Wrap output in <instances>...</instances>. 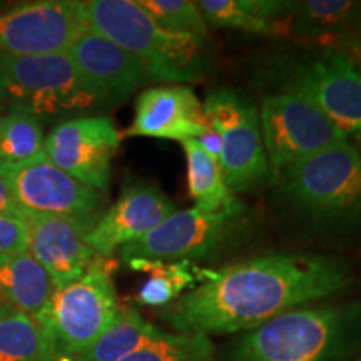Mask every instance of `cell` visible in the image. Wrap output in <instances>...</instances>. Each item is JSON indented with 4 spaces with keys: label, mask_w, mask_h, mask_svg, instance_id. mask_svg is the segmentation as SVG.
<instances>
[{
    "label": "cell",
    "mask_w": 361,
    "mask_h": 361,
    "mask_svg": "<svg viewBox=\"0 0 361 361\" xmlns=\"http://www.w3.org/2000/svg\"><path fill=\"white\" fill-rule=\"evenodd\" d=\"M27 231L20 218L0 214V252H25Z\"/></svg>",
    "instance_id": "obj_28"
},
{
    "label": "cell",
    "mask_w": 361,
    "mask_h": 361,
    "mask_svg": "<svg viewBox=\"0 0 361 361\" xmlns=\"http://www.w3.org/2000/svg\"><path fill=\"white\" fill-rule=\"evenodd\" d=\"M174 211L171 197L154 184L133 183L99 216L87 243L99 258H106L146 236Z\"/></svg>",
    "instance_id": "obj_15"
},
{
    "label": "cell",
    "mask_w": 361,
    "mask_h": 361,
    "mask_svg": "<svg viewBox=\"0 0 361 361\" xmlns=\"http://www.w3.org/2000/svg\"><path fill=\"white\" fill-rule=\"evenodd\" d=\"M119 310L109 263L97 256L82 276L54 290L39 318L51 331L59 361H79Z\"/></svg>",
    "instance_id": "obj_7"
},
{
    "label": "cell",
    "mask_w": 361,
    "mask_h": 361,
    "mask_svg": "<svg viewBox=\"0 0 361 361\" xmlns=\"http://www.w3.org/2000/svg\"><path fill=\"white\" fill-rule=\"evenodd\" d=\"M121 134L107 116H80L59 124L44 141V154L74 179L106 192Z\"/></svg>",
    "instance_id": "obj_13"
},
{
    "label": "cell",
    "mask_w": 361,
    "mask_h": 361,
    "mask_svg": "<svg viewBox=\"0 0 361 361\" xmlns=\"http://www.w3.org/2000/svg\"><path fill=\"white\" fill-rule=\"evenodd\" d=\"M0 361H59L42 319L0 306Z\"/></svg>",
    "instance_id": "obj_21"
},
{
    "label": "cell",
    "mask_w": 361,
    "mask_h": 361,
    "mask_svg": "<svg viewBox=\"0 0 361 361\" xmlns=\"http://www.w3.org/2000/svg\"><path fill=\"white\" fill-rule=\"evenodd\" d=\"M162 333V329L147 322L137 310L124 306L79 361H121Z\"/></svg>",
    "instance_id": "obj_23"
},
{
    "label": "cell",
    "mask_w": 361,
    "mask_h": 361,
    "mask_svg": "<svg viewBox=\"0 0 361 361\" xmlns=\"http://www.w3.org/2000/svg\"><path fill=\"white\" fill-rule=\"evenodd\" d=\"M121 361H216V348L201 333H168Z\"/></svg>",
    "instance_id": "obj_25"
},
{
    "label": "cell",
    "mask_w": 361,
    "mask_h": 361,
    "mask_svg": "<svg viewBox=\"0 0 361 361\" xmlns=\"http://www.w3.org/2000/svg\"><path fill=\"white\" fill-rule=\"evenodd\" d=\"M202 274V281L164 313L179 333L251 331L286 311L333 296L351 279L345 259L316 252H273Z\"/></svg>",
    "instance_id": "obj_1"
},
{
    "label": "cell",
    "mask_w": 361,
    "mask_h": 361,
    "mask_svg": "<svg viewBox=\"0 0 361 361\" xmlns=\"http://www.w3.org/2000/svg\"><path fill=\"white\" fill-rule=\"evenodd\" d=\"M0 306H2V305H0Z\"/></svg>",
    "instance_id": "obj_33"
},
{
    "label": "cell",
    "mask_w": 361,
    "mask_h": 361,
    "mask_svg": "<svg viewBox=\"0 0 361 361\" xmlns=\"http://www.w3.org/2000/svg\"><path fill=\"white\" fill-rule=\"evenodd\" d=\"M207 25L250 34H276L279 19L291 13L295 2L283 0H200Z\"/></svg>",
    "instance_id": "obj_19"
},
{
    "label": "cell",
    "mask_w": 361,
    "mask_h": 361,
    "mask_svg": "<svg viewBox=\"0 0 361 361\" xmlns=\"http://www.w3.org/2000/svg\"><path fill=\"white\" fill-rule=\"evenodd\" d=\"M196 141L202 149H204L207 154L213 157V159H219L221 149H223V141H221V135L216 133L209 124H207L204 133H202L200 137H196Z\"/></svg>",
    "instance_id": "obj_29"
},
{
    "label": "cell",
    "mask_w": 361,
    "mask_h": 361,
    "mask_svg": "<svg viewBox=\"0 0 361 361\" xmlns=\"http://www.w3.org/2000/svg\"><path fill=\"white\" fill-rule=\"evenodd\" d=\"M0 97L16 111L40 117L102 107L69 54L12 56L0 52Z\"/></svg>",
    "instance_id": "obj_6"
},
{
    "label": "cell",
    "mask_w": 361,
    "mask_h": 361,
    "mask_svg": "<svg viewBox=\"0 0 361 361\" xmlns=\"http://www.w3.org/2000/svg\"><path fill=\"white\" fill-rule=\"evenodd\" d=\"M20 221L27 231V251L47 271L54 286H66L82 276L97 258L87 243L96 219L37 214L22 209Z\"/></svg>",
    "instance_id": "obj_14"
},
{
    "label": "cell",
    "mask_w": 361,
    "mask_h": 361,
    "mask_svg": "<svg viewBox=\"0 0 361 361\" xmlns=\"http://www.w3.org/2000/svg\"><path fill=\"white\" fill-rule=\"evenodd\" d=\"M358 361H361V356H360V358H358Z\"/></svg>",
    "instance_id": "obj_32"
},
{
    "label": "cell",
    "mask_w": 361,
    "mask_h": 361,
    "mask_svg": "<svg viewBox=\"0 0 361 361\" xmlns=\"http://www.w3.org/2000/svg\"><path fill=\"white\" fill-rule=\"evenodd\" d=\"M245 214L243 202L218 213L176 209L146 236L121 247V259L133 269L151 271L157 264L213 258L245 234Z\"/></svg>",
    "instance_id": "obj_5"
},
{
    "label": "cell",
    "mask_w": 361,
    "mask_h": 361,
    "mask_svg": "<svg viewBox=\"0 0 361 361\" xmlns=\"http://www.w3.org/2000/svg\"><path fill=\"white\" fill-rule=\"evenodd\" d=\"M348 45H350V51H351L348 56L353 59V61L356 62V66L361 69V17L358 20V25H356V29H355L353 37H351Z\"/></svg>",
    "instance_id": "obj_31"
},
{
    "label": "cell",
    "mask_w": 361,
    "mask_h": 361,
    "mask_svg": "<svg viewBox=\"0 0 361 361\" xmlns=\"http://www.w3.org/2000/svg\"><path fill=\"white\" fill-rule=\"evenodd\" d=\"M67 54L97 94L102 107L124 102L149 80L142 64L133 54L90 27Z\"/></svg>",
    "instance_id": "obj_16"
},
{
    "label": "cell",
    "mask_w": 361,
    "mask_h": 361,
    "mask_svg": "<svg viewBox=\"0 0 361 361\" xmlns=\"http://www.w3.org/2000/svg\"><path fill=\"white\" fill-rule=\"evenodd\" d=\"M151 276L137 293V301L146 306H166L174 303L179 296L192 290L196 283V271L189 261L157 264Z\"/></svg>",
    "instance_id": "obj_26"
},
{
    "label": "cell",
    "mask_w": 361,
    "mask_h": 361,
    "mask_svg": "<svg viewBox=\"0 0 361 361\" xmlns=\"http://www.w3.org/2000/svg\"><path fill=\"white\" fill-rule=\"evenodd\" d=\"M56 290L42 266L25 252H0V305L39 318Z\"/></svg>",
    "instance_id": "obj_18"
},
{
    "label": "cell",
    "mask_w": 361,
    "mask_h": 361,
    "mask_svg": "<svg viewBox=\"0 0 361 361\" xmlns=\"http://www.w3.org/2000/svg\"><path fill=\"white\" fill-rule=\"evenodd\" d=\"M89 29L80 0H37L0 13V52L64 54Z\"/></svg>",
    "instance_id": "obj_11"
},
{
    "label": "cell",
    "mask_w": 361,
    "mask_h": 361,
    "mask_svg": "<svg viewBox=\"0 0 361 361\" xmlns=\"http://www.w3.org/2000/svg\"><path fill=\"white\" fill-rule=\"evenodd\" d=\"M271 180L279 206L310 236L326 241L361 238V152L348 139Z\"/></svg>",
    "instance_id": "obj_2"
},
{
    "label": "cell",
    "mask_w": 361,
    "mask_h": 361,
    "mask_svg": "<svg viewBox=\"0 0 361 361\" xmlns=\"http://www.w3.org/2000/svg\"><path fill=\"white\" fill-rule=\"evenodd\" d=\"M180 146L186 154L188 186L196 209L202 213H218L241 204L226 186L218 161L207 154L196 139H186Z\"/></svg>",
    "instance_id": "obj_22"
},
{
    "label": "cell",
    "mask_w": 361,
    "mask_h": 361,
    "mask_svg": "<svg viewBox=\"0 0 361 361\" xmlns=\"http://www.w3.org/2000/svg\"><path fill=\"white\" fill-rule=\"evenodd\" d=\"M84 6L90 29L133 54L149 80L186 85L207 75V40L166 29L135 0H87Z\"/></svg>",
    "instance_id": "obj_3"
},
{
    "label": "cell",
    "mask_w": 361,
    "mask_h": 361,
    "mask_svg": "<svg viewBox=\"0 0 361 361\" xmlns=\"http://www.w3.org/2000/svg\"><path fill=\"white\" fill-rule=\"evenodd\" d=\"M276 79L281 92L308 99L346 137L361 134V69L346 52L328 49L306 59H283Z\"/></svg>",
    "instance_id": "obj_8"
},
{
    "label": "cell",
    "mask_w": 361,
    "mask_h": 361,
    "mask_svg": "<svg viewBox=\"0 0 361 361\" xmlns=\"http://www.w3.org/2000/svg\"><path fill=\"white\" fill-rule=\"evenodd\" d=\"M361 338V303L303 306L246 331L233 361H345Z\"/></svg>",
    "instance_id": "obj_4"
},
{
    "label": "cell",
    "mask_w": 361,
    "mask_h": 361,
    "mask_svg": "<svg viewBox=\"0 0 361 361\" xmlns=\"http://www.w3.org/2000/svg\"><path fill=\"white\" fill-rule=\"evenodd\" d=\"M44 128L37 116L12 109L0 117V164H16L44 152Z\"/></svg>",
    "instance_id": "obj_24"
},
{
    "label": "cell",
    "mask_w": 361,
    "mask_h": 361,
    "mask_svg": "<svg viewBox=\"0 0 361 361\" xmlns=\"http://www.w3.org/2000/svg\"><path fill=\"white\" fill-rule=\"evenodd\" d=\"M0 176L24 211L79 219L101 216L99 207L104 192L57 168L44 152L24 162L0 164Z\"/></svg>",
    "instance_id": "obj_12"
},
{
    "label": "cell",
    "mask_w": 361,
    "mask_h": 361,
    "mask_svg": "<svg viewBox=\"0 0 361 361\" xmlns=\"http://www.w3.org/2000/svg\"><path fill=\"white\" fill-rule=\"evenodd\" d=\"M202 114L223 141L218 164L229 191L247 192L269 178L259 109L246 92L214 90L202 104Z\"/></svg>",
    "instance_id": "obj_9"
},
{
    "label": "cell",
    "mask_w": 361,
    "mask_h": 361,
    "mask_svg": "<svg viewBox=\"0 0 361 361\" xmlns=\"http://www.w3.org/2000/svg\"><path fill=\"white\" fill-rule=\"evenodd\" d=\"M0 214L16 216V218H20L22 214V207L13 200L11 189H8L2 176H0Z\"/></svg>",
    "instance_id": "obj_30"
},
{
    "label": "cell",
    "mask_w": 361,
    "mask_h": 361,
    "mask_svg": "<svg viewBox=\"0 0 361 361\" xmlns=\"http://www.w3.org/2000/svg\"><path fill=\"white\" fill-rule=\"evenodd\" d=\"M291 13L293 32L298 37L310 40H340L341 37L350 44L356 25L361 17V4L346 0H310L295 2Z\"/></svg>",
    "instance_id": "obj_20"
},
{
    "label": "cell",
    "mask_w": 361,
    "mask_h": 361,
    "mask_svg": "<svg viewBox=\"0 0 361 361\" xmlns=\"http://www.w3.org/2000/svg\"><path fill=\"white\" fill-rule=\"evenodd\" d=\"M206 128L202 104L194 90L188 85L164 84L139 94L133 124L124 135L183 142L200 137Z\"/></svg>",
    "instance_id": "obj_17"
},
{
    "label": "cell",
    "mask_w": 361,
    "mask_h": 361,
    "mask_svg": "<svg viewBox=\"0 0 361 361\" xmlns=\"http://www.w3.org/2000/svg\"><path fill=\"white\" fill-rule=\"evenodd\" d=\"M259 124L269 179L296 162L348 139L318 106L303 96L281 90L263 99Z\"/></svg>",
    "instance_id": "obj_10"
},
{
    "label": "cell",
    "mask_w": 361,
    "mask_h": 361,
    "mask_svg": "<svg viewBox=\"0 0 361 361\" xmlns=\"http://www.w3.org/2000/svg\"><path fill=\"white\" fill-rule=\"evenodd\" d=\"M137 4L166 29L192 34L196 37L207 40V24L196 2H191V0H139Z\"/></svg>",
    "instance_id": "obj_27"
}]
</instances>
